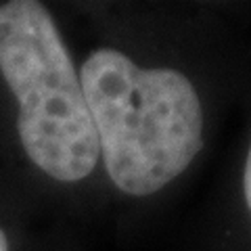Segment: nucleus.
I'll use <instances>...</instances> for the list:
<instances>
[{"label":"nucleus","instance_id":"2","mask_svg":"<svg viewBox=\"0 0 251 251\" xmlns=\"http://www.w3.org/2000/svg\"><path fill=\"white\" fill-rule=\"evenodd\" d=\"M0 100L15 166L38 195L67 216L107 201L74 42L49 4L0 2Z\"/></svg>","mask_w":251,"mask_h":251},{"label":"nucleus","instance_id":"3","mask_svg":"<svg viewBox=\"0 0 251 251\" xmlns=\"http://www.w3.org/2000/svg\"><path fill=\"white\" fill-rule=\"evenodd\" d=\"M234 199H237V220L241 226V234L245 232L251 239V126L247 130L245 147H243L239 161Z\"/></svg>","mask_w":251,"mask_h":251},{"label":"nucleus","instance_id":"4","mask_svg":"<svg viewBox=\"0 0 251 251\" xmlns=\"http://www.w3.org/2000/svg\"><path fill=\"white\" fill-rule=\"evenodd\" d=\"M0 251H13V243H11V237L6 228L0 224Z\"/></svg>","mask_w":251,"mask_h":251},{"label":"nucleus","instance_id":"1","mask_svg":"<svg viewBox=\"0 0 251 251\" xmlns=\"http://www.w3.org/2000/svg\"><path fill=\"white\" fill-rule=\"evenodd\" d=\"M72 42L99 143L107 199L170 193L211 140L228 74L218 29L186 13L88 6Z\"/></svg>","mask_w":251,"mask_h":251}]
</instances>
